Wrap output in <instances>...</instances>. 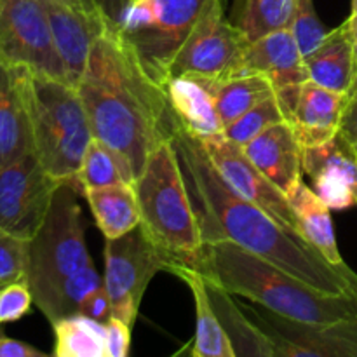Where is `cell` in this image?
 <instances>
[{"instance_id":"44","label":"cell","mask_w":357,"mask_h":357,"mask_svg":"<svg viewBox=\"0 0 357 357\" xmlns=\"http://www.w3.org/2000/svg\"><path fill=\"white\" fill-rule=\"evenodd\" d=\"M0 288H2V286H0ZM0 324H2V321H0ZM0 333H2V331H0Z\"/></svg>"},{"instance_id":"34","label":"cell","mask_w":357,"mask_h":357,"mask_svg":"<svg viewBox=\"0 0 357 357\" xmlns=\"http://www.w3.org/2000/svg\"><path fill=\"white\" fill-rule=\"evenodd\" d=\"M312 188L321 199L328 204L330 209H349L357 206V197L351 185L342 178L328 173H317L310 176Z\"/></svg>"},{"instance_id":"45","label":"cell","mask_w":357,"mask_h":357,"mask_svg":"<svg viewBox=\"0 0 357 357\" xmlns=\"http://www.w3.org/2000/svg\"><path fill=\"white\" fill-rule=\"evenodd\" d=\"M356 152H357V146H356Z\"/></svg>"},{"instance_id":"18","label":"cell","mask_w":357,"mask_h":357,"mask_svg":"<svg viewBox=\"0 0 357 357\" xmlns=\"http://www.w3.org/2000/svg\"><path fill=\"white\" fill-rule=\"evenodd\" d=\"M31 149V129L23 91V66L0 59V166L13 162Z\"/></svg>"},{"instance_id":"1","label":"cell","mask_w":357,"mask_h":357,"mask_svg":"<svg viewBox=\"0 0 357 357\" xmlns=\"http://www.w3.org/2000/svg\"><path fill=\"white\" fill-rule=\"evenodd\" d=\"M202 241L227 239L328 293L357 296V274L330 264L300 234L227 187L201 143L178 128L173 136Z\"/></svg>"},{"instance_id":"33","label":"cell","mask_w":357,"mask_h":357,"mask_svg":"<svg viewBox=\"0 0 357 357\" xmlns=\"http://www.w3.org/2000/svg\"><path fill=\"white\" fill-rule=\"evenodd\" d=\"M30 239L0 230V286L26 279Z\"/></svg>"},{"instance_id":"26","label":"cell","mask_w":357,"mask_h":357,"mask_svg":"<svg viewBox=\"0 0 357 357\" xmlns=\"http://www.w3.org/2000/svg\"><path fill=\"white\" fill-rule=\"evenodd\" d=\"M274 94V86L261 73H241L218 82L215 105L223 128Z\"/></svg>"},{"instance_id":"21","label":"cell","mask_w":357,"mask_h":357,"mask_svg":"<svg viewBox=\"0 0 357 357\" xmlns=\"http://www.w3.org/2000/svg\"><path fill=\"white\" fill-rule=\"evenodd\" d=\"M169 274L181 279L194 296L195 337L188 354L192 357H236L232 344L211 305L204 275L185 264H174Z\"/></svg>"},{"instance_id":"4","label":"cell","mask_w":357,"mask_h":357,"mask_svg":"<svg viewBox=\"0 0 357 357\" xmlns=\"http://www.w3.org/2000/svg\"><path fill=\"white\" fill-rule=\"evenodd\" d=\"M23 91L31 149L58 181H73L93 136L82 98L65 80L38 75L23 66Z\"/></svg>"},{"instance_id":"13","label":"cell","mask_w":357,"mask_h":357,"mask_svg":"<svg viewBox=\"0 0 357 357\" xmlns=\"http://www.w3.org/2000/svg\"><path fill=\"white\" fill-rule=\"evenodd\" d=\"M208 0H153L155 20L146 31L132 37L143 65L164 86L167 66L187 35L194 28Z\"/></svg>"},{"instance_id":"11","label":"cell","mask_w":357,"mask_h":357,"mask_svg":"<svg viewBox=\"0 0 357 357\" xmlns=\"http://www.w3.org/2000/svg\"><path fill=\"white\" fill-rule=\"evenodd\" d=\"M243 309L271 338L278 357H357V317L314 324L282 317L265 307Z\"/></svg>"},{"instance_id":"20","label":"cell","mask_w":357,"mask_h":357,"mask_svg":"<svg viewBox=\"0 0 357 357\" xmlns=\"http://www.w3.org/2000/svg\"><path fill=\"white\" fill-rule=\"evenodd\" d=\"M303 61L309 80L337 93H349L357 73L354 31L349 21L328 31L324 40Z\"/></svg>"},{"instance_id":"42","label":"cell","mask_w":357,"mask_h":357,"mask_svg":"<svg viewBox=\"0 0 357 357\" xmlns=\"http://www.w3.org/2000/svg\"><path fill=\"white\" fill-rule=\"evenodd\" d=\"M349 24H351L352 31L357 28V0H352V10H351V16L347 17Z\"/></svg>"},{"instance_id":"31","label":"cell","mask_w":357,"mask_h":357,"mask_svg":"<svg viewBox=\"0 0 357 357\" xmlns=\"http://www.w3.org/2000/svg\"><path fill=\"white\" fill-rule=\"evenodd\" d=\"M100 286H103V278L98 274L94 264L87 265L82 271L77 272L75 275H72V278L61 286L58 296H56V302L47 317L49 323L52 324L56 323V321L63 319V317L77 316L84 300H86L94 289L100 288Z\"/></svg>"},{"instance_id":"28","label":"cell","mask_w":357,"mask_h":357,"mask_svg":"<svg viewBox=\"0 0 357 357\" xmlns=\"http://www.w3.org/2000/svg\"><path fill=\"white\" fill-rule=\"evenodd\" d=\"M303 173L335 174L351 185L357 197V152L356 146L340 131L328 142L303 149Z\"/></svg>"},{"instance_id":"23","label":"cell","mask_w":357,"mask_h":357,"mask_svg":"<svg viewBox=\"0 0 357 357\" xmlns=\"http://www.w3.org/2000/svg\"><path fill=\"white\" fill-rule=\"evenodd\" d=\"M288 199L298 220L300 236L312 244L330 264L337 267L347 265L338 250L331 209L328 208L326 202L314 192V188L305 185L303 180L289 192Z\"/></svg>"},{"instance_id":"16","label":"cell","mask_w":357,"mask_h":357,"mask_svg":"<svg viewBox=\"0 0 357 357\" xmlns=\"http://www.w3.org/2000/svg\"><path fill=\"white\" fill-rule=\"evenodd\" d=\"M243 150L248 159L286 195L302 181L303 146L288 121L267 128Z\"/></svg>"},{"instance_id":"40","label":"cell","mask_w":357,"mask_h":357,"mask_svg":"<svg viewBox=\"0 0 357 357\" xmlns=\"http://www.w3.org/2000/svg\"><path fill=\"white\" fill-rule=\"evenodd\" d=\"M100 9L103 10V14L107 16V20L110 21L112 24L121 23V17L124 14L126 7L129 6L131 0H96Z\"/></svg>"},{"instance_id":"19","label":"cell","mask_w":357,"mask_h":357,"mask_svg":"<svg viewBox=\"0 0 357 357\" xmlns=\"http://www.w3.org/2000/svg\"><path fill=\"white\" fill-rule=\"evenodd\" d=\"M347 93H337L305 80L300 87L298 103L289 124L303 149L328 142L340 131Z\"/></svg>"},{"instance_id":"41","label":"cell","mask_w":357,"mask_h":357,"mask_svg":"<svg viewBox=\"0 0 357 357\" xmlns=\"http://www.w3.org/2000/svg\"><path fill=\"white\" fill-rule=\"evenodd\" d=\"M42 2L49 3H58L63 7H72V9H80V10H96L100 9L96 0H42Z\"/></svg>"},{"instance_id":"22","label":"cell","mask_w":357,"mask_h":357,"mask_svg":"<svg viewBox=\"0 0 357 357\" xmlns=\"http://www.w3.org/2000/svg\"><path fill=\"white\" fill-rule=\"evenodd\" d=\"M206 286L216 317L232 344L236 357H278L271 338L244 312L243 305L234 302L232 293L208 278H206Z\"/></svg>"},{"instance_id":"43","label":"cell","mask_w":357,"mask_h":357,"mask_svg":"<svg viewBox=\"0 0 357 357\" xmlns=\"http://www.w3.org/2000/svg\"><path fill=\"white\" fill-rule=\"evenodd\" d=\"M354 40H356V59H357V28L354 30Z\"/></svg>"},{"instance_id":"24","label":"cell","mask_w":357,"mask_h":357,"mask_svg":"<svg viewBox=\"0 0 357 357\" xmlns=\"http://www.w3.org/2000/svg\"><path fill=\"white\" fill-rule=\"evenodd\" d=\"M98 229L105 239L124 236L142 223L135 185L122 181L110 187L84 192Z\"/></svg>"},{"instance_id":"2","label":"cell","mask_w":357,"mask_h":357,"mask_svg":"<svg viewBox=\"0 0 357 357\" xmlns=\"http://www.w3.org/2000/svg\"><path fill=\"white\" fill-rule=\"evenodd\" d=\"M77 91L94 138L114 149L136 178L150 153L180 128L164 86L117 24L96 38Z\"/></svg>"},{"instance_id":"12","label":"cell","mask_w":357,"mask_h":357,"mask_svg":"<svg viewBox=\"0 0 357 357\" xmlns=\"http://www.w3.org/2000/svg\"><path fill=\"white\" fill-rule=\"evenodd\" d=\"M199 142V139H197ZM208 153L213 167L222 176L227 187L236 192L246 201L260 206L275 222L284 229L298 232V220L293 211L289 199L284 192L279 190L244 153L241 146L220 135L215 138L199 142Z\"/></svg>"},{"instance_id":"32","label":"cell","mask_w":357,"mask_h":357,"mask_svg":"<svg viewBox=\"0 0 357 357\" xmlns=\"http://www.w3.org/2000/svg\"><path fill=\"white\" fill-rule=\"evenodd\" d=\"M288 28L295 35L303 58L310 54L328 33L314 9L312 0H293L291 20H289Z\"/></svg>"},{"instance_id":"8","label":"cell","mask_w":357,"mask_h":357,"mask_svg":"<svg viewBox=\"0 0 357 357\" xmlns=\"http://www.w3.org/2000/svg\"><path fill=\"white\" fill-rule=\"evenodd\" d=\"M250 45L246 35L225 16L223 0H208L201 16L167 66V77L197 75L222 80L243 73Z\"/></svg>"},{"instance_id":"14","label":"cell","mask_w":357,"mask_h":357,"mask_svg":"<svg viewBox=\"0 0 357 357\" xmlns=\"http://www.w3.org/2000/svg\"><path fill=\"white\" fill-rule=\"evenodd\" d=\"M44 3L47 9L56 51L65 68L66 80L77 87L86 70L94 42L107 30L110 21L107 20L101 9L80 10L58 6V3Z\"/></svg>"},{"instance_id":"38","label":"cell","mask_w":357,"mask_h":357,"mask_svg":"<svg viewBox=\"0 0 357 357\" xmlns=\"http://www.w3.org/2000/svg\"><path fill=\"white\" fill-rule=\"evenodd\" d=\"M340 132L352 145L357 146V73L347 93V101H345V108L340 121Z\"/></svg>"},{"instance_id":"25","label":"cell","mask_w":357,"mask_h":357,"mask_svg":"<svg viewBox=\"0 0 357 357\" xmlns=\"http://www.w3.org/2000/svg\"><path fill=\"white\" fill-rule=\"evenodd\" d=\"M135 180L136 176L131 166L114 149L98 138H93L75 178L70 183L75 185L80 194H84L87 190L110 187L122 181L135 183Z\"/></svg>"},{"instance_id":"27","label":"cell","mask_w":357,"mask_h":357,"mask_svg":"<svg viewBox=\"0 0 357 357\" xmlns=\"http://www.w3.org/2000/svg\"><path fill=\"white\" fill-rule=\"evenodd\" d=\"M56 357H107L105 324L86 316H70L51 324Z\"/></svg>"},{"instance_id":"37","label":"cell","mask_w":357,"mask_h":357,"mask_svg":"<svg viewBox=\"0 0 357 357\" xmlns=\"http://www.w3.org/2000/svg\"><path fill=\"white\" fill-rule=\"evenodd\" d=\"M79 314L80 316L89 317V319L98 321V323H107L112 316V303L107 288H105V286H100V288L94 289V291L84 300V303L80 305Z\"/></svg>"},{"instance_id":"35","label":"cell","mask_w":357,"mask_h":357,"mask_svg":"<svg viewBox=\"0 0 357 357\" xmlns=\"http://www.w3.org/2000/svg\"><path fill=\"white\" fill-rule=\"evenodd\" d=\"M33 303V295L26 279L9 282L0 288V321L14 323L26 316Z\"/></svg>"},{"instance_id":"5","label":"cell","mask_w":357,"mask_h":357,"mask_svg":"<svg viewBox=\"0 0 357 357\" xmlns=\"http://www.w3.org/2000/svg\"><path fill=\"white\" fill-rule=\"evenodd\" d=\"M132 185L146 234L176 264L190 265L204 241L173 138L150 153Z\"/></svg>"},{"instance_id":"39","label":"cell","mask_w":357,"mask_h":357,"mask_svg":"<svg viewBox=\"0 0 357 357\" xmlns=\"http://www.w3.org/2000/svg\"><path fill=\"white\" fill-rule=\"evenodd\" d=\"M0 357H47V354L35 349L33 345L0 333Z\"/></svg>"},{"instance_id":"29","label":"cell","mask_w":357,"mask_h":357,"mask_svg":"<svg viewBox=\"0 0 357 357\" xmlns=\"http://www.w3.org/2000/svg\"><path fill=\"white\" fill-rule=\"evenodd\" d=\"M293 0H236L230 21L255 42L289 24Z\"/></svg>"},{"instance_id":"3","label":"cell","mask_w":357,"mask_h":357,"mask_svg":"<svg viewBox=\"0 0 357 357\" xmlns=\"http://www.w3.org/2000/svg\"><path fill=\"white\" fill-rule=\"evenodd\" d=\"M188 267L282 317L326 324L357 317V296L328 293L227 239L202 244Z\"/></svg>"},{"instance_id":"15","label":"cell","mask_w":357,"mask_h":357,"mask_svg":"<svg viewBox=\"0 0 357 357\" xmlns=\"http://www.w3.org/2000/svg\"><path fill=\"white\" fill-rule=\"evenodd\" d=\"M216 86L218 80L197 75L169 77L164 82L178 126L199 142L223 135V124L215 105Z\"/></svg>"},{"instance_id":"36","label":"cell","mask_w":357,"mask_h":357,"mask_svg":"<svg viewBox=\"0 0 357 357\" xmlns=\"http://www.w3.org/2000/svg\"><path fill=\"white\" fill-rule=\"evenodd\" d=\"M131 330L126 321L110 316L105 323V352L107 357H126L131 347Z\"/></svg>"},{"instance_id":"9","label":"cell","mask_w":357,"mask_h":357,"mask_svg":"<svg viewBox=\"0 0 357 357\" xmlns=\"http://www.w3.org/2000/svg\"><path fill=\"white\" fill-rule=\"evenodd\" d=\"M0 59L68 82L42 0H0Z\"/></svg>"},{"instance_id":"6","label":"cell","mask_w":357,"mask_h":357,"mask_svg":"<svg viewBox=\"0 0 357 357\" xmlns=\"http://www.w3.org/2000/svg\"><path fill=\"white\" fill-rule=\"evenodd\" d=\"M79 194V188L70 181L59 183L44 223L30 239L26 281L33 303L45 319L61 286L93 264L84 237Z\"/></svg>"},{"instance_id":"30","label":"cell","mask_w":357,"mask_h":357,"mask_svg":"<svg viewBox=\"0 0 357 357\" xmlns=\"http://www.w3.org/2000/svg\"><path fill=\"white\" fill-rule=\"evenodd\" d=\"M282 121H286V117L282 114L281 107H279L278 98L272 94V96L265 98L264 101L255 105L253 108L244 112L236 121L227 124L223 128V136L243 149L244 145H248L251 139L257 138L265 129Z\"/></svg>"},{"instance_id":"10","label":"cell","mask_w":357,"mask_h":357,"mask_svg":"<svg viewBox=\"0 0 357 357\" xmlns=\"http://www.w3.org/2000/svg\"><path fill=\"white\" fill-rule=\"evenodd\" d=\"M59 183L33 152L0 166V230L31 239L44 223Z\"/></svg>"},{"instance_id":"7","label":"cell","mask_w":357,"mask_h":357,"mask_svg":"<svg viewBox=\"0 0 357 357\" xmlns=\"http://www.w3.org/2000/svg\"><path fill=\"white\" fill-rule=\"evenodd\" d=\"M174 264L142 223L124 236L105 239L103 286L110 296L112 316L135 326L150 281L157 272H169Z\"/></svg>"},{"instance_id":"17","label":"cell","mask_w":357,"mask_h":357,"mask_svg":"<svg viewBox=\"0 0 357 357\" xmlns=\"http://www.w3.org/2000/svg\"><path fill=\"white\" fill-rule=\"evenodd\" d=\"M243 73H261L274 89L309 80L303 54L288 26L250 42L244 54Z\"/></svg>"}]
</instances>
